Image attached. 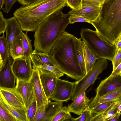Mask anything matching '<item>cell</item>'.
I'll return each mask as SVG.
<instances>
[{
	"label": "cell",
	"instance_id": "obj_39",
	"mask_svg": "<svg viewBox=\"0 0 121 121\" xmlns=\"http://www.w3.org/2000/svg\"><path fill=\"white\" fill-rule=\"evenodd\" d=\"M101 5L100 0H82L81 7Z\"/></svg>",
	"mask_w": 121,
	"mask_h": 121
},
{
	"label": "cell",
	"instance_id": "obj_12",
	"mask_svg": "<svg viewBox=\"0 0 121 121\" xmlns=\"http://www.w3.org/2000/svg\"><path fill=\"white\" fill-rule=\"evenodd\" d=\"M15 88L22 98L26 109L35 97L33 83L30 79L24 81L17 79Z\"/></svg>",
	"mask_w": 121,
	"mask_h": 121
},
{
	"label": "cell",
	"instance_id": "obj_5",
	"mask_svg": "<svg viewBox=\"0 0 121 121\" xmlns=\"http://www.w3.org/2000/svg\"><path fill=\"white\" fill-rule=\"evenodd\" d=\"M81 38L97 57V59L105 58L112 61L116 51L114 45L105 40L96 31L82 28Z\"/></svg>",
	"mask_w": 121,
	"mask_h": 121
},
{
	"label": "cell",
	"instance_id": "obj_11",
	"mask_svg": "<svg viewBox=\"0 0 121 121\" xmlns=\"http://www.w3.org/2000/svg\"><path fill=\"white\" fill-rule=\"evenodd\" d=\"M32 67V73L30 80L33 85L35 97L38 109L43 105L47 104L49 100L47 98L43 89L38 68L33 65Z\"/></svg>",
	"mask_w": 121,
	"mask_h": 121
},
{
	"label": "cell",
	"instance_id": "obj_3",
	"mask_svg": "<svg viewBox=\"0 0 121 121\" xmlns=\"http://www.w3.org/2000/svg\"><path fill=\"white\" fill-rule=\"evenodd\" d=\"M51 14L37 28L34 35V47L36 51L49 54L54 44L69 24L72 10L65 14L62 9Z\"/></svg>",
	"mask_w": 121,
	"mask_h": 121
},
{
	"label": "cell",
	"instance_id": "obj_4",
	"mask_svg": "<svg viewBox=\"0 0 121 121\" xmlns=\"http://www.w3.org/2000/svg\"><path fill=\"white\" fill-rule=\"evenodd\" d=\"M96 31L114 45L121 35V0H107L101 5L99 16L90 22Z\"/></svg>",
	"mask_w": 121,
	"mask_h": 121
},
{
	"label": "cell",
	"instance_id": "obj_26",
	"mask_svg": "<svg viewBox=\"0 0 121 121\" xmlns=\"http://www.w3.org/2000/svg\"><path fill=\"white\" fill-rule=\"evenodd\" d=\"M3 34L0 36V54L3 61L6 60L10 55L8 42L6 37Z\"/></svg>",
	"mask_w": 121,
	"mask_h": 121
},
{
	"label": "cell",
	"instance_id": "obj_30",
	"mask_svg": "<svg viewBox=\"0 0 121 121\" xmlns=\"http://www.w3.org/2000/svg\"><path fill=\"white\" fill-rule=\"evenodd\" d=\"M92 109L87 106L81 114L76 118L72 117L70 119L72 121H90L92 117Z\"/></svg>",
	"mask_w": 121,
	"mask_h": 121
},
{
	"label": "cell",
	"instance_id": "obj_38",
	"mask_svg": "<svg viewBox=\"0 0 121 121\" xmlns=\"http://www.w3.org/2000/svg\"><path fill=\"white\" fill-rule=\"evenodd\" d=\"M69 20V24H73L77 22H86L90 23V21L87 19L82 17L71 14Z\"/></svg>",
	"mask_w": 121,
	"mask_h": 121
},
{
	"label": "cell",
	"instance_id": "obj_43",
	"mask_svg": "<svg viewBox=\"0 0 121 121\" xmlns=\"http://www.w3.org/2000/svg\"><path fill=\"white\" fill-rule=\"evenodd\" d=\"M36 0H17L18 2L22 5H25L30 4Z\"/></svg>",
	"mask_w": 121,
	"mask_h": 121
},
{
	"label": "cell",
	"instance_id": "obj_44",
	"mask_svg": "<svg viewBox=\"0 0 121 121\" xmlns=\"http://www.w3.org/2000/svg\"><path fill=\"white\" fill-rule=\"evenodd\" d=\"M114 45L116 49H121V35L119 36Z\"/></svg>",
	"mask_w": 121,
	"mask_h": 121
},
{
	"label": "cell",
	"instance_id": "obj_34",
	"mask_svg": "<svg viewBox=\"0 0 121 121\" xmlns=\"http://www.w3.org/2000/svg\"><path fill=\"white\" fill-rule=\"evenodd\" d=\"M117 100L103 111L92 117L90 121H103L105 115L115 105Z\"/></svg>",
	"mask_w": 121,
	"mask_h": 121
},
{
	"label": "cell",
	"instance_id": "obj_36",
	"mask_svg": "<svg viewBox=\"0 0 121 121\" xmlns=\"http://www.w3.org/2000/svg\"><path fill=\"white\" fill-rule=\"evenodd\" d=\"M66 5L73 10L80 8L82 6V0H66Z\"/></svg>",
	"mask_w": 121,
	"mask_h": 121
},
{
	"label": "cell",
	"instance_id": "obj_19",
	"mask_svg": "<svg viewBox=\"0 0 121 121\" xmlns=\"http://www.w3.org/2000/svg\"><path fill=\"white\" fill-rule=\"evenodd\" d=\"M62 102H52L49 100L47 104H45L44 117L42 121H52L57 113L63 107Z\"/></svg>",
	"mask_w": 121,
	"mask_h": 121
},
{
	"label": "cell",
	"instance_id": "obj_7",
	"mask_svg": "<svg viewBox=\"0 0 121 121\" xmlns=\"http://www.w3.org/2000/svg\"><path fill=\"white\" fill-rule=\"evenodd\" d=\"M11 68L17 79L24 81L30 79L32 75V68L30 57L23 56L14 60Z\"/></svg>",
	"mask_w": 121,
	"mask_h": 121
},
{
	"label": "cell",
	"instance_id": "obj_21",
	"mask_svg": "<svg viewBox=\"0 0 121 121\" xmlns=\"http://www.w3.org/2000/svg\"><path fill=\"white\" fill-rule=\"evenodd\" d=\"M82 49L86 73L92 69L97 60L96 55L88 47L85 42L82 41Z\"/></svg>",
	"mask_w": 121,
	"mask_h": 121
},
{
	"label": "cell",
	"instance_id": "obj_20",
	"mask_svg": "<svg viewBox=\"0 0 121 121\" xmlns=\"http://www.w3.org/2000/svg\"><path fill=\"white\" fill-rule=\"evenodd\" d=\"M0 103L18 121H27L25 109L9 104L0 95Z\"/></svg>",
	"mask_w": 121,
	"mask_h": 121
},
{
	"label": "cell",
	"instance_id": "obj_15",
	"mask_svg": "<svg viewBox=\"0 0 121 121\" xmlns=\"http://www.w3.org/2000/svg\"><path fill=\"white\" fill-rule=\"evenodd\" d=\"M6 38L10 51L13 41L16 38L21 35L23 32L18 22L14 16L6 19Z\"/></svg>",
	"mask_w": 121,
	"mask_h": 121
},
{
	"label": "cell",
	"instance_id": "obj_49",
	"mask_svg": "<svg viewBox=\"0 0 121 121\" xmlns=\"http://www.w3.org/2000/svg\"><path fill=\"white\" fill-rule=\"evenodd\" d=\"M106 0H100V3L101 5Z\"/></svg>",
	"mask_w": 121,
	"mask_h": 121
},
{
	"label": "cell",
	"instance_id": "obj_31",
	"mask_svg": "<svg viewBox=\"0 0 121 121\" xmlns=\"http://www.w3.org/2000/svg\"><path fill=\"white\" fill-rule=\"evenodd\" d=\"M0 121H18L0 103Z\"/></svg>",
	"mask_w": 121,
	"mask_h": 121
},
{
	"label": "cell",
	"instance_id": "obj_29",
	"mask_svg": "<svg viewBox=\"0 0 121 121\" xmlns=\"http://www.w3.org/2000/svg\"><path fill=\"white\" fill-rule=\"evenodd\" d=\"M37 109V103L35 97L33 101L26 109L27 121H32Z\"/></svg>",
	"mask_w": 121,
	"mask_h": 121
},
{
	"label": "cell",
	"instance_id": "obj_33",
	"mask_svg": "<svg viewBox=\"0 0 121 121\" xmlns=\"http://www.w3.org/2000/svg\"><path fill=\"white\" fill-rule=\"evenodd\" d=\"M121 102V98L118 100L115 105L109 111L104 117L103 121H108L117 114V105Z\"/></svg>",
	"mask_w": 121,
	"mask_h": 121
},
{
	"label": "cell",
	"instance_id": "obj_9",
	"mask_svg": "<svg viewBox=\"0 0 121 121\" xmlns=\"http://www.w3.org/2000/svg\"><path fill=\"white\" fill-rule=\"evenodd\" d=\"M10 55L3 61V68L0 71V87L14 88L17 79L12 70V59Z\"/></svg>",
	"mask_w": 121,
	"mask_h": 121
},
{
	"label": "cell",
	"instance_id": "obj_1",
	"mask_svg": "<svg viewBox=\"0 0 121 121\" xmlns=\"http://www.w3.org/2000/svg\"><path fill=\"white\" fill-rule=\"evenodd\" d=\"M76 37L65 31L56 40L49 54L59 70L69 77L78 81L84 75L77 58Z\"/></svg>",
	"mask_w": 121,
	"mask_h": 121
},
{
	"label": "cell",
	"instance_id": "obj_47",
	"mask_svg": "<svg viewBox=\"0 0 121 121\" xmlns=\"http://www.w3.org/2000/svg\"><path fill=\"white\" fill-rule=\"evenodd\" d=\"M3 65V63L0 54V71L2 69Z\"/></svg>",
	"mask_w": 121,
	"mask_h": 121
},
{
	"label": "cell",
	"instance_id": "obj_23",
	"mask_svg": "<svg viewBox=\"0 0 121 121\" xmlns=\"http://www.w3.org/2000/svg\"><path fill=\"white\" fill-rule=\"evenodd\" d=\"M30 57L33 65L36 67L41 68L50 71L53 73L58 78L64 75V73L56 67L48 65L33 57Z\"/></svg>",
	"mask_w": 121,
	"mask_h": 121
},
{
	"label": "cell",
	"instance_id": "obj_14",
	"mask_svg": "<svg viewBox=\"0 0 121 121\" xmlns=\"http://www.w3.org/2000/svg\"><path fill=\"white\" fill-rule=\"evenodd\" d=\"M0 95L9 104L17 107L26 110L21 96L14 88L0 87Z\"/></svg>",
	"mask_w": 121,
	"mask_h": 121
},
{
	"label": "cell",
	"instance_id": "obj_8",
	"mask_svg": "<svg viewBox=\"0 0 121 121\" xmlns=\"http://www.w3.org/2000/svg\"><path fill=\"white\" fill-rule=\"evenodd\" d=\"M74 82L57 78L56 83L50 99L55 101L63 102L70 99Z\"/></svg>",
	"mask_w": 121,
	"mask_h": 121
},
{
	"label": "cell",
	"instance_id": "obj_13",
	"mask_svg": "<svg viewBox=\"0 0 121 121\" xmlns=\"http://www.w3.org/2000/svg\"><path fill=\"white\" fill-rule=\"evenodd\" d=\"M38 68L45 94L48 99L50 100L55 86L57 78L50 71L41 68Z\"/></svg>",
	"mask_w": 121,
	"mask_h": 121
},
{
	"label": "cell",
	"instance_id": "obj_35",
	"mask_svg": "<svg viewBox=\"0 0 121 121\" xmlns=\"http://www.w3.org/2000/svg\"><path fill=\"white\" fill-rule=\"evenodd\" d=\"M112 62L113 71L121 63V49H116Z\"/></svg>",
	"mask_w": 121,
	"mask_h": 121
},
{
	"label": "cell",
	"instance_id": "obj_17",
	"mask_svg": "<svg viewBox=\"0 0 121 121\" xmlns=\"http://www.w3.org/2000/svg\"><path fill=\"white\" fill-rule=\"evenodd\" d=\"M91 100L87 97L85 92H84L77 97L73 102L68 105L67 107L70 112L79 115L88 106Z\"/></svg>",
	"mask_w": 121,
	"mask_h": 121
},
{
	"label": "cell",
	"instance_id": "obj_10",
	"mask_svg": "<svg viewBox=\"0 0 121 121\" xmlns=\"http://www.w3.org/2000/svg\"><path fill=\"white\" fill-rule=\"evenodd\" d=\"M121 87V75H110L101 81L96 89V95L93 100L98 99Z\"/></svg>",
	"mask_w": 121,
	"mask_h": 121
},
{
	"label": "cell",
	"instance_id": "obj_22",
	"mask_svg": "<svg viewBox=\"0 0 121 121\" xmlns=\"http://www.w3.org/2000/svg\"><path fill=\"white\" fill-rule=\"evenodd\" d=\"M22 34L16 38L13 41L10 49V55L14 60L23 56Z\"/></svg>",
	"mask_w": 121,
	"mask_h": 121
},
{
	"label": "cell",
	"instance_id": "obj_32",
	"mask_svg": "<svg viewBox=\"0 0 121 121\" xmlns=\"http://www.w3.org/2000/svg\"><path fill=\"white\" fill-rule=\"evenodd\" d=\"M117 100L104 102L95 106L91 109L92 116L93 117L103 111L115 102Z\"/></svg>",
	"mask_w": 121,
	"mask_h": 121
},
{
	"label": "cell",
	"instance_id": "obj_40",
	"mask_svg": "<svg viewBox=\"0 0 121 121\" xmlns=\"http://www.w3.org/2000/svg\"><path fill=\"white\" fill-rule=\"evenodd\" d=\"M5 6L3 9V11L5 13H8L14 4L17 1V0H4Z\"/></svg>",
	"mask_w": 121,
	"mask_h": 121
},
{
	"label": "cell",
	"instance_id": "obj_28",
	"mask_svg": "<svg viewBox=\"0 0 121 121\" xmlns=\"http://www.w3.org/2000/svg\"><path fill=\"white\" fill-rule=\"evenodd\" d=\"M72 116L68 107L65 106L56 114L52 121H63L70 119Z\"/></svg>",
	"mask_w": 121,
	"mask_h": 121
},
{
	"label": "cell",
	"instance_id": "obj_45",
	"mask_svg": "<svg viewBox=\"0 0 121 121\" xmlns=\"http://www.w3.org/2000/svg\"><path fill=\"white\" fill-rule=\"evenodd\" d=\"M121 113H117L116 115L110 119L108 121H117L121 115Z\"/></svg>",
	"mask_w": 121,
	"mask_h": 121
},
{
	"label": "cell",
	"instance_id": "obj_41",
	"mask_svg": "<svg viewBox=\"0 0 121 121\" xmlns=\"http://www.w3.org/2000/svg\"><path fill=\"white\" fill-rule=\"evenodd\" d=\"M6 26V19L4 17L2 13L0 11V36L2 33H4Z\"/></svg>",
	"mask_w": 121,
	"mask_h": 121
},
{
	"label": "cell",
	"instance_id": "obj_18",
	"mask_svg": "<svg viewBox=\"0 0 121 121\" xmlns=\"http://www.w3.org/2000/svg\"><path fill=\"white\" fill-rule=\"evenodd\" d=\"M121 98V87L106 94L98 99L93 100L88 106L92 109L101 103L108 101H115Z\"/></svg>",
	"mask_w": 121,
	"mask_h": 121
},
{
	"label": "cell",
	"instance_id": "obj_46",
	"mask_svg": "<svg viewBox=\"0 0 121 121\" xmlns=\"http://www.w3.org/2000/svg\"><path fill=\"white\" fill-rule=\"evenodd\" d=\"M121 102L119 103L117 105V113H121Z\"/></svg>",
	"mask_w": 121,
	"mask_h": 121
},
{
	"label": "cell",
	"instance_id": "obj_42",
	"mask_svg": "<svg viewBox=\"0 0 121 121\" xmlns=\"http://www.w3.org/2000/svg\"><path fill=\"white\" fill-rule=\"evenodd\" d=\"M121 75V63H120L115 69L112 71L110 75L112 76H116Z\"/></svg>",
	"mask_w": 121,
	"mask_h": 121
},
{
	"label": "cell",
	"instance_id": "obj_25",
	"mask_svg": "<svg viewBox=\"0 0 121 121\" xmlns=\"http://www.w3.org/2000/svg\"><path fill=\"white\" fill-rule=\"evenodd\" d=\"M30 56L39 60L48 65L56 67L48 54L38 52L34 50L30 55Z\"/></svg>",
	"mask_w": 121,
	"mask_h": 121
},
{
	"label": "cell",
	"instance_id": "obj_6",
	"mask_svg": "<svg viewBox=\"0 0 121 121\" xmlns=\"http://www.w3.org/2000/svg\"><path fill=\"white\" fill-rule=\"evenodd\" d=\"M108 65L106 59L99 58L96 61L91 69L80 80L74 82L73 90L70 99L74 101L76 98L93 84L98 75L106 69Z\"/></svg>",
	"mask_w": 121,
	"mask_h": 121
},
{
	"label": "cell",
	"instance_id": "obj_24",
	"mask_svg": "<svg viewBox=\"0 0 121 121\" xmlns=\"http://www.w3.org/2000/svg\"><path fill=\"white\" fill-rule=\"evenodd\" d=\"M81 38H75V43L77 56L78 61L84 75L86 74V66L83 54Z\"/></svg>",
	"mask_w": 121,
	"mask_h": 121
},
{
	"label": "cell",
	"instance_id": "obj_37",
	"mask_svg": "<svg viewBox=\"0 0 121 121\" xmlns=\"http://www.w3.org/2000/svg\"><path fill=\"white\" fill-rule=\"evenodd\" d=\"M45 104L38 108L32 121H42L44 114Z\"/></svg>",
	"mask_w": 121,
	"mask_h": 121
},
{
	"label": "cell",
	"instance_id": "obj_2",
	"mask_svg": "<svg viewBox=\"0 0 121 121\" xmlns=\"http://www.w3.org/2000/svg\"><path fill=\"white\" fill-rule=\"evenodd\" d=\"M66 5V0H36L22 5L13 13L23 31H35L49 16Z\"/></svg>",
	"mask_w": 121,
	"mask_h": 121
},
{
	"label": "cell",
	"instance_id": "obj_27",
	"mask_svg": "<svg viewBox=\"0 0 121 121\" xmlns=\"http://www.w3.org/2000/svg\"><path fill=\"white\" fill-rule=\"evenodd\" d=\"M22 44L23 51V56L25 57H30L33 52L31 40L27 35L22 32Z\"/></svg>",
	"mask_w": 121,
	"mask_h": 121
},
{
	"label": "cell",
	"instance_id": "obj_16",
	"mask_svg": "<svg viewBox=\"0 0 121 121\" xmlns=\"http://www.w3.org/2000/svg\"><path fill=\"white\" fill-rule=\"evenodd\" d=\"M101 8L100 6L81 7L75 10H72L71 14L82 17L90 22L95 20L99 15Z\"/></svg>",
	"mask_w": 121,
	"mask_h": 121
},
{
	"label": "cell",
	"instance_id": "obj_48",
	"mask_svg": "<svg viewBox=\"0 0 121 121\" xmlns=\"http://www.w3.org/2000/svg\"><path fill=\"white\" fill-rule=\"evenodd\" d=\"M4 4V0H0V11H1V9L2 8Z\"/></svg>",
	"mask_w": 121,
	"mask_h": 121
}]
</instances>
